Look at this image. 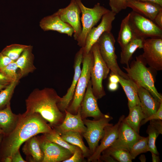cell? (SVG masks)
Segmentation results:
<instances>
[{"label": "cell", "mask_w": 162, "mask_h": 162, "mask_svg": "<svg viewBox=\"0 0 162 162\" xmlns=\"http://www.w3.org/2000/svg\"><path fill=\"white\" fill-rule=\"evenodd\" d=\"M22 151L25 155L32 158L34 162H42L44 155L37 136H33L27 140L22 147Z\"/></svg>", "instance_id": "cb8c5ba5"}, {"label": "cell", "mask_w": 162, "mask_h": 162, "mask_svg": "<svg viewBox=\"0 0 162 162\" xmlns=\"http://www.w3.org/2000/svg\"><path fill=\"white\" fill-rule=\"evenodd\" d=\"M129 13L122 20L117 41L121 48L136 37L129 21Z\"/></svg>", "instance_id": "83f0119b"}, {"label": "cell", "mask_w": 162, "mask_h": 162, "mask_svg": "<svg viewBox=\"0 0 162 162\" xmlns=\"http://www.w3.org/2000/svg\"><path fill=\"white\" fill-rule=\"evenodd\" d=\"M142 1L149 2L158 4L162 6V0H137Z\"/></svg>", "instance_id": "681fc988"}, {"label": "cell", "mask_w": 162, "mask_h": 162, "mask_svg": "<svg viewBox=\"0 0 162 162\" xmlns=\"http://www.w3.org/2000/svg\"><path fill=\"white\" fill-rule=\"evenodd\" d=\"M18 68L15 62H14L0 69V71L5 76L13 81L18 78L21 79L19 74L16 72Z\"/></svg>", "instance_id": "d590c367"}, {"label": "cell", "mask_w": 162, "mask_h": 162, "mask_svg": "<svg viewBox=\"0 0 162 162\" xmlns=\"http://www.w3.org/2000/svg\"><path fill=\"white\" fill-rule=\"evenodd\" d=\"M120 84L128 100L129 109L136 105L140 106L138 90L139 86L130 79H125L119 76Z\"/></svg>", "instance_id": "603a6c76"}, {"label": "cell", "mask_w": 162, "mask_h": 162, "mask_svg": "<svg viewBox=\"0 0 162 162\" xmlns=\"http://www.w3.org/2000/svg\"><path fill=\"white\" fill-rule=\"evenodd\" d=\"M100 54L111 72L125 79H129L120 68L115 52V39L111 32L104 33L97 42Z\"/></svg>", "instance_id": "52a82bcc"}, {"label": "cell", "mask_w": 162, "mask_h": 162, "mask_svg": "<svg viewBox=\"0 0 162 162\" xmlns=\"http://www.w3.org/2000/svg\"><path fill=\"white\" fill-rule=\"evenodd\" d=\"M148 137H141L134 142L128 148L129 152L133 159H134L139 154L149 151L148 146Z\"/></svg>", "instance_id": "4dcf8cb0"}, {"label": "cell", "mask_w": 162, "mask_h": 162, "mask_svg": "<svg viewBox=\"0 0 162 162\" xmlns=\"http://www.w3.org/2000/svg\"><path fill=\"white\" fill-rule=\"evenodd\" d=\"M58 32L61 34H67L68 36L71 37L74 32V30L71 26L68 25Z\"/></svg>", "instance_id": "60d3db41"}, {"label": "cell", "mask_w": 162, "mask_h": 162, "mask_svg": "<svg viewBox=\"0 0 162 162\" xmlns=\"http://www.w3.org/2000/svg\"><path fill=\"white\" fill-rule=\"evenodd\" d=\"M112 119V117L108 113L97 120L83 119L86 130L82 134L88 143L91 155L104 136L105 128L111 124L109 122Z\"/></svg>", "instance_id": "ba28073f"}, {"label": "cell", "mask_w": 162, "mask_h": 162, "mask_svg": "<svg viewBox=\"0 0 162 162\" xmlns=\"http://www.w3.org/2000/svg\"><path fill=\"white\" fill-rule=\"evenodd\" d=\"M1 161L4 162H12V158L10 157H6L2 159Z\"/></svg>", "instance_id": "f907efd6"}, {"label": "cell", "mask_w": 162, "mask_h": 162, "mask_svg": "<svg viewBox=\"0 0 162 162\" xmlns=\"http://www.w3.org/2000/svg\"><path fill=\"white\" fill-rule=\"evenodd\" d=\"M7 86L0 84V92L4 88Z\"/></svg>", "instance_id": "f5cc1de1"}, {"label": "cell", "mask_w": 162, "mask_h": 162, "mask_svg": "<svg viewBox=\"0 0 162 162\" xmlns=\"http://www.w3.org/2000/svg\"><path fill=\"white\" fill-rule=\"evenodd\" d=\"M117 162L118 161L111 155L106 154H102L100 158V162Z\"/></svg>", "instance_id": "b9f144b4"}, {"label": "cell", "mask_w": 162, "mask_h": 162, "mask_svg": "<svg viewBox=\"0 0 162 162\" xmlns=\"http://www.w3.org/2000/svg\"><path fill=\"white\" fill-rule=\"evenodd\" d=\"M15 61L7 56L0 52V69L3 68L10 63Z\"/></svg>", "instance_id": "ab89813d"}, {"label": "cell", "mask_w": 162, "mask_h": 162, "mask_svg": "<svg viewBox=\"0 0 162 162\" xmlns=\"http://www.w3.org/2000/svg\"><path fill=\"white\" fill-rule=\"evenodd\" d=\"M82 152L78 147L76 148L72 155L69 158L64 160L62 162H81L84 161Z\"/></svg>", "instance_id": "74e56055"}, {"label": "cell", "mask_w": 162, "mask_h": 162, "mask_svg": "<svg viewBox=\"0 0 162 162\" xmlns=\"http://www.w3.org/2000/svg\"><path fill=\"white\" fill-rule=\"evenodd\" d=\"M68 25L63 22L55 13L42 18L39 24L40 28L44 31H54L57 32Z\"/></svg>", "instance_id": "f546056e"}, {"label": "cell", "mask_w": 162, "mask_h": 162, "mask_svg": "<svg viewBox=\"0 0 162 162\" xmlns=\"http://www.w3.org/2000/svg\"><path fill=\"white\" fill-rule=\"evenodd\" d=\"M12 81L0 71V84L7 86Z\"/></svg>", "instance_id": "f6af8a7d"}, {"label": "cell", "mask_w": 162, "mask_h": 162, "mask_svg": "<svg viewBox=\"0 0 162 162\" xmlns=\"http://www.w3.org/2000/svg\"><path fill=\"white\" fill-rule=\"evenodd\" d=\"M38 138L44 155L42 162H62L73 154L69 150L49 141L44 135Z\"/></svg>", "instance_id": "8fae6325"}, {"label": "cell", "mask_w": 162, "mask_h": 162, "mask_svg": "<svg viewBox=\"0 0 162 162\" xmlns=\"http://www.w3.org/2000/svg\"></svg>", "instance_id": "9f6ffc18"}, {"label": "cell", "mask_w": 162, "mask_h": 162, "mask_svg": "<svg viewBox=\"0 0 162 162\" xmlns=\"http://www.w3.org/2000/svg\"><path fill=\"white\" fill-rule=\"evenodd\" d=\"M127 7L153 21L158 12L162 9L160 5L149 2L137 0H129Z\"/></svg>", "instance_id": "d6986e66"}, {"label": "cell", "mask_w": 162, "mask_h": 162, "mask_svg": "<svg viewBox=\"0 0 162 162\" xmlns=\"http://www.w3.org/2000/svg\"><path fill=\"white\" fill-rule=\"evenodd\" d=\"M64 22L71 26L74 30L73 36L77 40L82 29L80 14L81 11L76 0H71L65 8L59 9L55 13Z\"/></svg>", "instance_id": "7c38bea8"}, {"label": "cell", "mask_w": 162, "mask_h": 162, "mask_svg": "<svg viewBox=\"0 0 162 162\" xmlns=\"http://www.w3.org/2000/svg\"><path fill=\"white\" fill-rule=\"evenodd\" d=\"M153 21L159 27L162 29V9L157 14Z\"/></svg>", "instance_id": "7bdbcfd3"}, {"label": "cell", "mask_w": 162, "mask_h": 162, "mask_svg": "<svg viewBox=\"0 0 162 162\" xmlns=\"http://www.w3.org/2000/svg\"><path fill=\"white\" fill-rule=\"evenodd\" d=\"M44 135L49 141L69 150L73 153L76 148L77 146L71 145L64 140L54 129L52 132L44 134Z\"/></svg>", "instance_id": "e575fe53"}, {"label": "cell", "mask_w": 162, "mask_h": 162, "mask_svg": "<svg viewBox=\"0 0 162 162\" xmlns=\"http://www.w3.org/2000/svg\"><path fill=\"white\" fill-rule=\"evenodd\" d=\"M20 79L18 78L12 81L0 92V110L4 108L10 103L14 89Z\"/></svg>", "instance_id": "1f68e13d"}, {"label": "cell", "mask_w": 162, "mask_h": 162, "mask_svg": "<svg viewBox=\"0 0 162 162\" xmlns=\"http://www.w3.org/2000/svg\"><path fill=\"white\" fill-rule=\"evenodd\" d=\"M61 99L53 88H35L26 100V110L24 113H38L54 128L62 123L65 116L58 106Z\"/></svg>", "instance_id": "7a4b0ae2"}, {"label": "cell", "mask_w": 162, "mask_h": 162, "mask_svg": "<svg viewBox=\"0 0 162 162\" xmlns=\"http://www.w3.org/2000/svg\"><path fill=\"white\" fill-rule=\"evenodd\" d=\"M138 94L140 106L146 118L158 110L162 101L160 102L154 98L148 90L142 87H139Z\"/></svg>", "instance_id": "ffe728a7"}, {"label": "cell", "mask_w": 162, "mask_h": 162, "mask_svg": "<svg viewBox=\"0 0 162 162\" xmlns=\"http://www.w3.org/2000/svg\"><path fill=\"white\" fill-rule=\"evenodd\" d=\"M125 117L124 115H122L115 124H111L105 128L104 135L101 139L100 144L98 146L94 152L88 158V162H100L102 152L112 146L117 138L121 124Z\"/></svg>", "instance_id": "5bb4252c"}, {"label": "cell", "mask_w": 162, "mask_h": 162, "mask_svg": "<svg viewBox=\"0 0 162 162\" xmlns=\"http://www.w3.org/2000/svg\"><path fill=\"white\" fill-rule=\"evenodd\" d=\"M91 50L93 55L94 60L91 71L90 80L93 93L98 99L106 95L103 81L107 78L110 69L100 54L97 42L92 46Z\"/></svg>", "instance_id": "5b68a950"}, {"label": "cell", "mask_w": 162, "mask_h": 162, "mask_svg": "<svg viewBox=\"0 0 162 162\" xmlns=\"http://www.w3.org/2000/svg\"><path fill=\"white\" fill-rule=\"evenodd\" d=\"M146 63L142 55L136 57L130 64L123 67L129 78L139 87L148 90L152 95L160 102L162 96L157 90L154 84V76L151 70L146 67Z\"/></svg>", "instance_id": "3957f363"}, {"label": "cell", "mask_w": 162, "mask_h": 162, "mask_svg": "<svg viewBox=\"0 0 162 162\" xmlns=\"http://www.w3.org/2000/svg\"><path fill=\"white\" fill-rule=\"evenodd\" d=\"M162 120L154 119L150 120L146 130L148 134V146L149 151L159 155L155 145L156 141L159 134H162Z\"/></svg>", "instance_id": "d4e9b609"}, {"label": "cell", "mask_w": 162, "mask_h": 162, "mask_svg": "<svg viewBox=\"0 0 162 162\" xmlns=\"http://www.w3.org/2000/svg\"><path fill=\"white\" fill-rule=\"evenodd\" d=\"M19 117V115H16L12 112L10 103L0 110V129L3 132V135L8 134L13 130L17 124Z\"/></svg>", "instance_id": "7402d4cb"}, {"label": "cell", "mask_w": 162, "mask_h": 162, "mask_svg": "<svg viewBox=\"0 0 162 162\" xmlns=\"http://www.w3.org/2000/svg\"><path fill=\"white\" fill-rule=\"evenodd\" d=\"M22 157L19 149L18 150L12 157V162H26Z\"/></svg>", "instance_id": "ee69618b"}, {"label": "cell", "mask_w": 162, "mask_h": 162, "mask_svg": "<svg viewBox=\"0 0 162 162\" xmlns=\"http://www.w3.org/2000/svg\"><path fill=\"white\" fill-rule=\"evenodd\" d=\"M118 83L109 82L108 86V89L111 91H114L118 88Z\"/></svg>", "instance_id": "7dc6e473"}, {"label": "cell", "mask_w": 162, "mask_h": 162, "mask_svg": "<svg viewBox=\"0 0 162 162\" xmlns=\"http://www.w3.org/2000/svg\"><path fill=\"white\" fill-rule=\"evenodd\" d=\"M109 82L118 83L120 78L119 76L117 74L111 72L109 78Z\"/></svg>", "instance_id": "bcb514c9"}, {"label": "cell", "mask_w": 162, "mask_h": 162, "mask_svg": "<svg viewBox=\"0 0 162 162\" xmlns=\"http://www.w3.org/2000/svg\"><path fill=\"white\" fill-rule=\"evenodd\" d=\"M129 0H109L111 10L116 14L127 8Z\"/></svg>", "instance_id": "8d00e7d4"}, {"label": "cell", "mask_w": 162, "mask_h": 162, "mask_svg": "<svg viewBox=\"0 0 162 162\" xmlns=\"http://www.w3.org/2000/svg\"><path fill=\"white\" fill-rule=\"evenodd\" d=\"M64 112L65 117L62 123L53 128L57 132L60 134L65 132L74 131L82 134L86 131V127L81 116L80 107L76 115L72 114L66 110Z\"/></svg>", "instance_id": "e0dca14e"}, {"label": "cell", "mask_w": 162, "mask_h": 162, "mask_svg": "<svg viewBox=\"0 0 162 162\" xmlns=\"http://www.w3.org/2000/svg\"><path fill=\"white\" fill-rule=\"evenodd\" d=\"M144 39L136 37L123 48L120 53V63L129 65V62L132 56L138 49L142 48Z\"/></svg>", "instance_id": "484cf974"}, {"label": "cell", "mask_w": 162, "mask_h": 162, "mask_svg": "<svg viewBox=\"0 0 162 162\" xmlns=\"http://www.w3.org/2000/svg\"><path fill=\"white\" fill-rule=\"evenodd\" d=\"M129 13V22L136 37L162 38V29L153 21L133 10Z\"/></svg>", "instance_id": "9c48e42d"}, {"label": "cell", "mask_w": 162, "mask_h": 162, "mask_svg": "<svg viewBox=\"0 0 162 162\" xmlns=\"http://www.w3.org/2000/svg\"><path fill=\"white\" fill-rule=\"evenodd\" d=\"M152 160L153 162H159L160 161L159 157L158 155L152 152Z\"/></svg>", "instance_id": "c3c4849f"}, {"label": "cell", "mask_w": 162, "mask_h": 162, "mask_svg": "<svg viewBox=\"0 0 162 162\" xmlns=\"http://www.w3.org/2000/svg\"><path fill=\"white\" fill-rule=\"evenodd\" d=\"M101 154L110 155L118 162H131L133 160L128 151L122 149L109 147L104 151Z\"/></svg>", "instance_id": "d6a6232c"}, {"label": "cell", "mask_w": 162, "mask_h": 162, "mask_svg": "<svg viewBox=\"0 0 162 162\" xmlns=\"http://www.w3.org/2000/svg\"><path fill=\"white\" fill-rule=\"evenodd\" d=\"M116 15L115 13L110 10L103 16L100 24L91 29L87 35L85 46L82 48L83 53L87 54L90 51L92 46L104 33L111 32L112 23Z\"/></svg>", "instance_id": "4fadbf2b"}, {"label": "cell", "mask_w": 162, "mask_h": 162, "mask_svg": "<svg viewBox=\"0 0 162 162\" xmlns=\"http://www.w3.org/2000/svg\"><path fill=\"white\" fill-rule=\"evenodd\" d=\"M3 135H0V146L1 145V142L3 138Z\"/></svg>", "instance_id": "db71d44e"}, {"label": "cell", "mask_w": 162, "mask_h": 162, "mask_svg": "<svg viewBox=\"0 0 162 162\" xmlns=\"http://www.w3.org/2000/svg\"><path fill=\"white\" fill-rule=\"evenodd\" d=\"M4 134L3 131L0 129V135H3Z\"/></svg>", "instance_id": "11a10c76"}, {"label": "cell", "mask_w": 162, "mask_h": 162, "mask_svg": "<svg viewBox=\"0 0 162 162\" xmlns=\"http://www.w3.org/2000/svg\"><path fill=\"white\" fill-rule=\"evenodd\" d=\"M32 46L28 45L15 61L20 70L19 74L21 78L36 69L34 64V56L32 52Z\"/></svg>", "instance_id": "44dd1931"}, {"label": "cell", "mask_w": 162, "mask_h": 162, "mask_svg": "<svg viewBox=\"0 0 162 162\" xmlns=\"http://www.w3.org/2000/svg\"><path fill=\"white\" fill-rule=\"evenodd\" d=\"M139 159L142 162H145L146 161V158L144 154H142L139 157Z\"/></svg>", "instance_id": "816d5d0a"}, {"label": "cell", "mask_w": 162, "mask_h": 162, "mask_svg": "<svg viewBox=\"0 0 162 162\" xmlns=\"http://www.w3.org/2000/svg\"><path fill=\"white\" fill-rule=\"evenodd\" d=\"M80 7L82 17V29L77 39V45L83 48L85 45L87 35L91 29L98 22L103 16L110 10L98 3L92 8L86 7L81 0H76Z\"/></svg>", "instance_id": "8992f818"}, {"label": "cell", "mask_w": 162, "mask_h": 162, "mask_svg": "<svg viewBox=\"0 0 162 162\" xmlns=\"http://www.w3.org/2000/svg\"><path fill=\"white\" fill-rule=\"evenodd\" d=\"M154 119L162 120V102L161 103L158 109L155 113L142 120L140 127L145 124L148 122Z\"/></svg>", "instance_id": "f35d334b"}, {"label": "cell", "mask_w": 162, "mask_h": 162, "mask_svg": "<svg viewBox=\"0 0 162 162\" xmlns=\"http://www.w3.org/2000/svg\"><path fill=\"white\" fill-rule=\"evenodd\" d=\"M83 56V48L81 47L75 56L74 64V74L71 84L66 94L61 98V100L57 104L60 110L62 112H65V110L67 108L73 98L77 84L81 73V67Z\"/></svg>", "instance_id": "2e32d148"}, {"label": "cell", "mask_w": 162, "mask_h": 162, "mask_svg": "<svg viewBox=\"0 0 162 162\" xmlns=\"http://www.w3.org/2000/svg\"><path fill=\"white\" fill-rule=\"evenodd\" d=\"M53 129L38 113L19 114L17 124L8 134L3 135L1 144L0 158H12L21 145L33 136L52 132Z\"/></svg>", "instance_id": "6da1fadb"}, {"label": "cell", "mask_w": 162, "mask_h": 162, "mask_svg": "<svg viewBox=\"0 0 162 162\" xmlns=\"http://www.w3.org/2000/svg\"><path fill=\"white\" fill-rule=\"evenodd\" d=\"M141 137L139 134L122 121L119 128L117 138L109 147L128 151L129 147Z\"/></svg>", "instance_id": "ac0fdd59"}, {"label": "cell", "mask_w": 162, "mask_h": 162, "mask_svg": "<svg viewBox=\"0 0 162 162\" xmlns=\"http://www.w3.org/2000/svg\"><path fill=\"white\" fill-rule=\"evenodd\" d=\"M92 51L83 53L81 73L78 81L73 98L66 110L73 115L77 113L84 97L89 81L91 79V71L94 63Z\"/></svg>", "instance_id": "277c9868"}, {"label": "cell", "mask_w": 162, "mask_h": 162, "mask_svg": "<svg viewBox=\"0 0 162 162\" xmlns=\"http://www.w3.org/2000/svg\"><path fill=\"white\" fill-rule=\"evenodd\" d=\"M128 116L123 121L136 133L139 134L142 120L146 117L140 105H136L129 109Z\"/></svg>", "instance_id": "4316f807"}, {"label": "cell", "mask_w": 162, "mask_h": 162, "mask_svg": "<svg viewBox=\"0 0 162 162\" xmlns=\"http://www.w3.org/2000/svg\"><path fill=\"white\" fill-rule=\"evenodd\" d=\"M28 46L19 44H13L7 46L1 52L15 62Z\"/></svg>", "instance_id": "836d02e7"}, {"label": "cell", "mask_w": 162, "mask_h": 162, "mask_svg": "<svg viewBox=\"0 0 162 162\" xmlns=\"http://www.w3.org/2000/svg\"><path fill=\"white\" fill-rule=\"evenodd\" d=\"M97 100L93 93L90 80L80 106V114L82 120L88 117H92L94 119L97 120L104 115L99 108Z\"/></svg>", "instance_id": "9a60e30c"}, {"label": "cell", "mask_w": 162, "mask_h": 162, "mask_svg": "<svg viewBox=\"0 0 162 162\" xmlns=\"http://www.w3.org/2000/svg\"><path fill=\"white\" fill-rule=\"evenodd\" d=\"M142 56L150 67L157 71L162 70V39H144Z\"/></svg>", "instance_id": "30bf717a"}, {"label": "cell", "mask_w": 162, "mask_h": 162, "mask_svg": "<svg viewBox=\"0 0 162 162\" xmlns=\"http://www.w3.org/2000/svg\"><path fill=\"white\" fill-rule=\"evenodd\" d=\"M60 135L67 142L79 147L82 151L84 158H88L91 156L89 148L85 146L83 141L82 134L77 132L69 131Z\"/></svg>", "instance_id": "f1b7e54d"}]
</instances>
